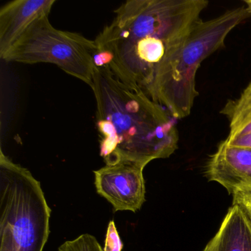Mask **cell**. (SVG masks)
I'll list each match as a JSON object with an SVG mask.
<instances>
[{
    "label": "cell",
    "mask_w": 251,
    "mask_h": 251,
    "mask_svg": "<svg viewBox=\"0 0 251 251\" xmlns=\"http://www.w3.org/2000/svg\"><path fill=\"white\" fill-rule=\"evenodd\" d=\"M206 0H129L95 39V66L147 95L167 51L201 20Z\"/></svg>",
    "instance_id": "obj_1"
},
{
    "label": "cell",
    "mask_w": 251,
    "mask_h": 251,
    "mask_svg": "<svg viewBox=\"0 0 251 251\" xmlns=\"http://www.w3.org/2000/svg\"><path fill=\"white\" fill-rule=\"evenodd\" d=\"M95 53V41L55 28L48 16L33 23L2 59L27 64H52L91 87L96 68Z\"/></svg>",
    "instance_id": "obj_5"
},
{
    "label": "cell",
    "mask_w": 251,
    "mask_h": 251,
    "mask_svg": "<svg viewBox=\"0 0 251 251\" xmlns=\"http://www.w3.org/2000/svg\"><path fill=\"white\" fill-rule=\"evenodd\" d=\"M220 113L228 120L230 129L224 142L230 146L251 149V83Z\"/></svg>",
    "instance_id": "obj_10"
},
{
    "label": "cell",
    "mask_w": 251,
    "mask_h": 251,
    "mask_svg": "<svg viewBox=\"0 0 251 251\" xmlns=\"http://www.w3.org/2000/svg\"><path fill=\"white\" fill-rule=\"evenodd\" d=\"M251 16L246 7L242 6L211 20L198 22L167 51L147 95L175 119L187 117L199 95L195 78L201 63L223 48L227 35Z\"/></svg>",
    "instance_id": "obj_3"
},
{
    "label": "cell",
    "mask_w": 251,
    "mask_h": 251,
    "mask_svg": "<svg viewBox=\"0 0 251 251\" xmlns=\"http://www.w3.org/2000/svg\"><path fill=\"white\" fill-rule=\"evenodd\" d=\"M55 0H14L0 9V57L3 58L33 23L48 17Z\"/></svg>",
    "instance_id": "obj_8"
},
{
    "label": "cell",
    "mask_w": 251,
    "mask_h": 251,
    "mask_svg": "<svg viewBox=\"0 0 251 251\" xmlns=\"http://www.w3.org/2000/svg\"><path fill=\"white\" fill-rule=\"evenodd\" d=\"M123 244L120 239V235L117 231L114 222L110 221L107 229L106 236H105V247L104 251H122Z\"/></svg>",
    "instance_id": "obj_12"
},
{
    "label": "cell",
    "mask_w": 251,
    "mask_h": 251,
    "mask_svg": "<svg viewBox=\"0 0 251 251\" xmlns=\"http://www.w3.org/2000/svg\"><path fill=\"white\" fill-rule=\"evenodd\" d=\"M51 209L40 182L0 152V251H43Z\"/></svg>",
    "instance_id": "obj_4"
},
{
    "label": "cell",
    "mask_w": 251,
    "mask_h": 251,
    "mask_svg": "<svg viewBox=\"0 0 251 251\" xmlns=\"http://www.w3.org/2000/svg\"><path fill=\"white\" fill-rule=\"evenodd\" d=\"M202 251H251V223L239 205L233 204L215 236Z\"/></svg>",
    "instance_id": "obj_9"
},
{
    "label": "cell",
    "mask_w": 251,
    "mask_h": 251,
    "mask_svg": "<svg viewBox=\"0 0 251 251\" xmlns=\"http://www.w3.org/2000/svg\"><path fill=\"white\" fill-rule=\"evenodd\" d=\"M58 251H104L96 238L89 233L80 235L74 240L67 241Z\"/></svg>",
    "instance_id": "obj_11"
},
{
    "label": "cell",
    "mask_w": 251,
    "mask_h": 251,
    "mask_svg": "<svg viewBox=\"0 0 251 251\" xmlns=\"http://www.w3.org/2000/svg\"><path fill=\"white\" fill-rule=\"evenodd\" d=\"M205 176L230 195L251 191V149L230 146L223 141L208 158Z\"/></svg>",
    "instance_id": "obj_7"
},
{
    "label": "cell",
    "mask_w": 251,
    "mask_h": 251,
    "mask_svg": "<svg viewBox=\"0 0 251 251\" xmlns=\"http://www.w3.org/2000/svg\"><path fill=\"white\" fill-rule=\"evenodd\" d=\"M145 167L120 162L94 172L97 192L112 205L114 212H136L145 202Z\"/></svg>",
    "instance_id": "obj_6"
},
{
    "label": "cell",
    "mask_w": 251,
    "mask_h": 251,
    "mask_svg": "<svg viewBox=\"0 0 251 251\" xmlns=\"http://www.w3.org/2000/svg\"><path fill=\"white\" fill-rule=\"evenodd\" d=\"M91 88L96 100L100 155L105 165L128 162L145 167L177 149L174 117L145 92L129 87L105 67H96Z\"/></svg>",
    "instance_id": "obj_2"
},
{
    "label": "cell",
    "mask_w": 251,
    "mask_h": 251,
    "mask_svg": "<svg viewBox=\"0 0 251 251\" xmlns=\"http://www.w3.org/2000/svg\"><path fill=\"white\" fill-rule=\"evenodd\" d=\"M233 204L242 208L251 223V191H240L233 194Z\"/></svg>",
    "instance_id": "obj_13"
},
{
    "label": "cell",
    "mask_w": 251,
    "mask_h": 251,
    "mask_svg": "<svg viewBox=\"0 0 251 251\" xmlns=\"http://www.w3.org/2000/svg\"><path fill=\"white\" fill-rule=\"evenodd\" d=\"M245 5H246L247 9H248V12L251 15V0H244Z\"/></svg>",
    "instance_id": "obj_14"
}]
</instances>
